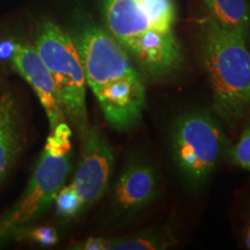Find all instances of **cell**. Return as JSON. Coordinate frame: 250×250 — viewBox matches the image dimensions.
Instances as JSON below:
<instances>
[{"label": "cell", "mask_w": 250, "mask_h": 250, "mask_svg": "<svg viewBox=\"0 0 250 250\" xmlns=\"http://www.w3.org/2000/svg\"><path fill=\"white\" fill-rule=\"evenodd\" d=\"M79 51L86 83L112 129L130 131L142 122L146 104L144 79L123 46L105 30L83 24L72 37Z\"/></svg>", "instance_id": "1"}, {"label": "cell", "mask_w": 250, "mask_h": 250, "mask_svg": "<svg viewBox=\"0 0 250 250\" xmlns=\"http://www.w3.org/2000/svg\"><path fill=\"white\" fill-rule=\"evenodd\" d=\"M105 30L152 78L179 70L183 55L175 33L174 0H102Z\"/></svg>", "instance_id": "2"}, {"label": "cell", "mask_w": 250, "mask_h": 250, "mask_svg": "<svg viewBox=\"0 0 250 250\" xmlns=\"http://www.w3.org/2000/svg\"><path fill=\"white\" fill-rule=\"evenodd\" d=\"M245 37L208 18L202 30V55L214 111L229 124L250 112V50Z\"/></svg>", "instance_id": "3"}, {"label": "cell", "mask_w": 250, "mask_h": 250, "mask_svg": "<svg viewBox=\"0 0 250 250\" xmlns=\"http://www.w3.org/2000/svg\"><path fill=\"white\" fill-rule=\"evenodd\" d=\"M71 137L66 122L51 130L26 191L0 218V241L26 229L55 202L71 170Z\"/></svg>", "instance_id": "4"}, {"label": "cell", "mask_w": 250, "mask_h": 250, "mask_svg": "<svg viewBox=\"0 0 250 250\" xmlns=\"http://www.w3.org/2000/svg\"><path fill=\"white\" fill-rule=\"evenodd\" d=\"M35 49L51 74L65 118L83 137L89 129L87 83L76 43L58 24L45 21L36 34Z\"/></svg>", "instance_id": "5"}, {"label": "cell", "mask_w": 250, "mask_h": 250, "mask_svg": "<svg viewBox=\"0 0 250 250\" xmlns=\"http://www.w3.org/2000/svg\"><path fill=\"white\" fill-rule=\"evenodd\" d=\"M226 147L221 124L208 111L181 115L171 127V152L180 173L193 184L203 183L217 167Z\"/></svg>", "instance_id": "6"}, {"label": "cell", "mask_w": 250, "mask_h": 250, "mask_svg": "<svg viewBox=\"0 0 250 250\" xmlns=\"http://www.w3.org/2000/svg\"><path fill=\"white\" fill-rule=\"evenodd\" d=\"M81 138L80 161L76 176L67 188L86 210L107 191L114 170L115 153L105 134L100 129L89 127Z\"/></svg>", "instance_id": "7"}, {"label": "cell", "mask_w": 250, "mask_h": 250, "mask_svg": "<svg viewBox=\"0 0 250 250\" xmlns=\"http://www.w3.org/2000/svg\"><path fill=\"white\" fill-rule=\"evenodd\" d=\"M158 192V174L148 161L131 158L118 176L112 193L114 208L121 214H133L148 205Z\"/></svg>", "instance_id": "8"}, {"label": "cell", "mask_w": 250, "mask_h": 250, "mask_svg": "<svg viewBox=\"0 0 250 250\" xmlns=\"http://www.w3.org/2000/svg\"><path fill=\"white\" fill-rule=\"evenodd\" d=\"M13 67L27 81L36 93L48 117L50 130L62 122H66L59 103L57 92L51 74L37 54L35 46L15 44L11 56Z\"/></svg>", "instance_id": "9"}, {"label": "cell", "mask_w": 250, "mask_h": 250, "mask_svg": "<svg viewBox=\"0 0 250 250\" xmlns=\"http://www.w3.org/2000/svg\"><path fill=\"white\" fill-rule=\"evenodd\" d=\"M20 103L13 93L0 96V182L8 174L26 143Z\"/></svg>", "instance_id": "10"}, {"label": "cell", "mask_w": 250, "mask_h": 250, "mask_svg": "<svg viewBox=\"0 0 250 250\" xmlns=\"http://www.w3.org/2000/svg\"><path fill=\"white\" fill-rule=\"evenodd\" d=\"M206 7L221 27L235 31L246 40L250 37V6L248 0H204Z\"/></svg>", "instance_id": "11"}, {"label": "cell", "mask_w": 250, "mask_h": 250, "mask_svg": "<svg viewBox=\"0 0 250 250\" xmlns=\"http://www.w3.org/2000/svg\"><path fill=\"white\" fill-rule=\"evenodd\" d=\"M174 237L169 229H147L143 232L112 239L114 250H162L174 245Z\"/></svg>", "instance_id": "12"}, {"label": "cell", "mask_w": 250, "mask_h": 250, "mask_svg": "<svg viewBox=\"0 0 250 250\" xmlns=\"http://www.w3.org/2000/svg\"><path fill=\"white\" fill-rule=\"evenodd\" d=\"M230 159L234 165L250 171V125L243 130L240 139L230 151Z\"/></svg>", "instance_id": "13"}, {"label": "cell", "mask_w": 250, "mask_h": 250, "mask_svg": "<svg viewBox=\"0 0 250 250\" xmlns=\"http://www.w3.org/2000/svg\"><path fill=\"white\" fill-rule=\"evenodd\" d=\"M33 239L40 245L43 246H52L58 241L57 232L50 227H42L35 229L33 232Z\"/></svg>", "instance_id": "14"}, {"label": "cell", "mask_w": 250, "mask_h": 250, "mask_svg": "<svg viewBox=\"0 0 250 250\" xmlns=\"http://www.w3.org/2000/svg\"><path fill=\"white\" fill-rule=\"evenodd\" d=\"M76 248L86 250H109L112 249V239L105 237H89L81 245H78Z\"/></svg>", "instance_id": "15"}, {"label": "cell", "mask_w": 250, "mask_h": 250, "mask_svg": "<svg viewBox=\"0 0 250 250\" xmlns=\"http://www.w3.org/2000/svg\"><path fill=\"white\" fill-rule=\"evenodd\" d=\"M246 246H247V248L250 249V220H249L248 226H247V230H246Z\"/></svg>", "instance_id": "16"}, {"label": "cell", "mask_w": 250, "mask_h": 250, "mask_svg": "<svg viewBox=\"0 0 250 250\" xmlns=\"http://www.w3.org/2000/svg\"><path fill=\"white\" fill-rule=\"evenodd\" d=\"M0 81H1V76H0Z\"/></svg>", "instance_id": "17"}]
</instances>
